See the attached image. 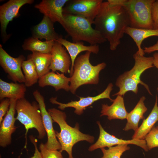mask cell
Segmentation results:
<instances>
[{
    "mask_svg": "<svg viewBox=\"0 0 158 158\" xmlns=\"http://www.w3.org/2000/svg\"><path fill=\"white\" fill-rule=\"evenodd\" d=\"M95 29L107 41L109 48L115 51L121 43L126 28L129 26L128 14L122 6L103 1L93 24Z\"/></svg>",
    "mask_w": 158,
    "mask_h": 158,
    "instance_id": "obj_1",
    "label": "cell"
},
{
    "mask_svg": "<svg viewBox=\"0 0 158 158\" xmlns=\"http://www.w3.org/2000/svg\"><path fill=\"white\" fill-rule=\"evenodd\" d=\"M54 122L57 123L60 129L59 133L56 131V136L61 146V152L66 151L68 158H73L72 155V148L78 142L86 141L90 143L94 142L95 138L93 136L82 133L79 130V124H76L74 127L69 125L66 120L65 112L55 108L49 109L48 111Z\"/></svg>",
    "mask_w": 158,
    "mask_h": 158,
    "instance_id": "obj_2",
    "label": "cell"
},
{
    "mask_svg": "<svg viewBox=\"0 0 158 158\" xmlns=\"http://www.w3.org/2000/svg\"><path fill=\"white\" fill-rule=\"evenodd\" d=\"M135 63L129 71L125 72L117 78L115 85L119 88V91L113 96H123L128 91H131L137 94L138 92V85H143L151 95H152L148 85L140 79L142 73L146 70L154 67L153 57H145L140 55L137 51L133 55Z\"/></svg>",
    "mask_w": 158,
    "mask_h": 158,
    "instance_id": "obj_3",
    "label": "cell"
},
{
    "mask_svg": "<svg viewBox=\"0 0 158 158\" xmlns=\"http://www.w3.org/2000/svg\"><path fill=\"white\" fill-rule=\"evenodd\" d=\"M60 24L71 37L72 42L85 41L93 45L107 41L98 31L92 28L89 21L82 17L63 13Z\"/></svg>",
    "mask_w": 158,
    "mask_h": 158,
    "instance_id": "obj_4",
    "label": "cell"
},
{
    "mask_svg": "<svg viewBox=\"0 0 158 158\" xmlns=\"http://www.w3.org/2000/svg\"><path fill=\"white\" fill-rule=\"evenodd\" d=\"M91 53L86 51L75 60L70 85V91L73 94H75L77 89L83 85L98 84L99 73L106 66L105 62L92 65L89 60Z\"/></svg>",
    "mask_w": 158,
    "mask_h": 158,
    "instance_id": "obj_5",
    "label": "cell"
},
{
    "mask_svg": "<svg viewBox=\"0 0 158 158\" xmlns=\"http://www.w3.org/2000/svg\"><path fill=\"white\" fill-rule=\"evenodd\" d=\"M16 110L17 113L16 120L24 125L26 130L25 147L26 146L27 135L30 129H35L38 133V138H43L46 133L38 103L35 101L30 102L25 98L18 99L16 101Z\"/></svg>",
    "mask_w": 158,
    "mask_h": 158,
    "instance_id": "obj_6",
    "label": "cell"
},
{
    "mask_svg": "<svg viewBox=\"0 0 158 158\" xmlns=\"http://www.w3.org/2000/svg\"><path fill=\"white\" fill-rule=\"evenodd\" d=\"M155 0H126L123 7L129 19V26L134 28L153 29L152 8Z\"/></svg>",
    "mask_w": 158,
    "mask_h": 158,
    "instance_id": "obj_7",
    "label": "cell"
},
{
    "mask_svg": "<svg viewBox=\"0 0 158 158\" xmlns=\"http://www.w3.org/2000/svg\"><path fill=\"white\" fill-rule=\"evenodd\" d=\"M103 1L102 0H71L63 8V13L85 18L92 24Z\"/></svg>",
    "mask_w": 158,
    "mask_h": 158,
    "instance_id": "obj_8",
    "label": "cell"
},
{
    "mask_svg": "<svg viewBox=\"0 0 158 158\" xmlns=\"http://www.w3.org/2000/svg\"><path fill=\"white\" fill-rule=\"evenodd\" d=\"M33 95L39 105L43 124L47 135V140L45 143L46 147L49 150H60L61 146L56 137V131L53 128L54 121L46 109L44 98L37 90L34 91Z\"/></svg>",
    "mask_w": 158,
    "mask_h": 158,
    "instance_id": "obj_9",
    "label": "cell"
},
{
    "mask_svg": "<svg viewBox=\"0 0 158 158\" xmlns=\"http://www.w3.org/2000/svg\"><path fill=\"white\" fill-rule=\"evenodd\" d=\"M25 58L23 55L14 58L10 56L0 45V64L8 78L14 82L24 83L25 78L21 69Z\"/></svg>",
    "mask_w": 158,
    "mask_h": 158,
    "instance_id": "obj_10",
    "label": "cell"
},
{
    "mask_svg": "<svg viewBox=\"0 0 158 158\" xmlns=\"http://www.w3.org/2000/svg\"><path fill=\"white\" fill-rule=\"evenodd\" d=\"M113 85L110 83L109 84L106 88L102 92L94 97L88 96L86 97H79L80 99L78 101H71L67 103H63L57 101L56 97H52L49 101L53 104L58 105V108L61 110H63L68 107L75 108L74 112L78 115H81L87 107L91 105L95 102L100 99L107 98L111 102L114 99L110 97V94L113 90Z\"/></svg>",
    "mask_w": 158,
    "mask_h": 158,
    "instance_id": "obj_11",
    "label": "cell"
},
{
    "mask_svg": "<svg viewBox=\"0 0 158 158\" xmlns=\"http://www.w3.org/2000/svg\"><path fill=\"white\" fill-rule=\"evenodd\" d=\"M97 123L99 129V136L96 142L89 147L88 150L89 151L92 152L99 148L106 147L108 148L121 144H133L141 147L146 152L148 151L145 140L132 139L126 140L119 139L107 132L102 127L99 121H97Z\"/></svg>",
    "mask_w": 158,
    "mask_h": 158,
    "instance_id": "obj_12",
    "label": "cell"
},
{
    "mask_svg": "<svg viewBox=\"0 0 158 158\" xmlns=\"http://www.w3.org/2000/svg\"><path fill=\"white\" fill-rule=\"evenodd\" d=\"M9 109L0 124V146L3 148L9 145L11 142V135L16 127L15 124L16 118L15 114L17 100L10 99Z\"/></svg>",
    "mask_w": 158,
    "mask_h": 158,
    "instance_id": "obj_13",
    "label": "cell"
},
{
    "mask_svg": "<svg viewBox=\"0 0 158 158\" xmlns=\"http://www.w3.org/2000/svg\"><path fill=\"white\" fill-rule=\"evenodd\" d=\"M50 53L51 58L50 70L54 72L58 71L62 73L70 74V68L71 65V59L63 45L55 41Z\"/></svg>",
    "mask_w": 158,
    "mask_h": 158,
    "instance_id": "obj_14",
    "label": "cell"
},
{
    "mask_svg": "<svg viewBox=\"0 0 158 158\" xmlns=\"http://www.w3.org/2000/svg\"><path fill=\"white\" fill-rule=\"evenodd\" d=\"M32 0H10L0 6V21L2 35L6 38V30L9 22L17 16L20 8L26 4H31Z\"/></svg>",
    "mask_w": 158,
    "mask_h": 158,
    "instance_id": "obj_15",
    "label": "cell"
},
{
    "mask_svg": "<svg viewBox=\"0 0 158 158\" xmlns=\"http://www.w3.org/2000/svg\"><path fill=\"white\" fill-rule=\"evenodd\" d=\"M69 0H43L35 7L54 23L60 24L63 19V8Z\"/></svg>",
    "mask_w": 158,
    "mask_h": 158,
    "instance_id": "obj_16",
    "label": "cell"
},
{
    "mask_svg": "<svg viewBox=\"0 0 158 158\" xmlns=\"http://www.w3.org/2000/svg\"><path fill=\"white\" fill-rule=\"evenodd\" d=\"M56 41L64 46L70 55L71 62L70 73L71 77L73 74L75 60L79 54L83 51H89L93 54H97L99 51V48L98 45L86 46L82 42H71L62 37L59 38Z\"/></svg>",
    "mask_w": 158,
    "mask_h": 158,
    "instance_id": "obj_17",
    "label": "cell"
},
{
    "mask_svg": "<svg viewBox=\"0 0 158 158\" xmlns=\"http://www.w3.org/2000/svg\"><path fill=\"white\" fill-rule=\"evenodd\" d=\"M56 73L51 71L40 78L38 81L39 86L42 87L51 86L54 88L56 91L61 89L66 91H70L69 84L71 81L70 77H66L63 73Z\"/></svg>",
    "mask_w": 158,
    "mask_h": 158,
    "instance_id": "obj_18",
    "label": "cell"
},
{
    "mask_svg": "<svg viewBox=\"0 0 158 158\" xmlns=\"http://www.w3.org/2000/svg\"><path fill=\"white\" fill-rule=\"evenodd\" d=\"M113 102L110 106L105 104H102L100 116H107L109 120L126 119L128 113L125 108L123 97L117 96Z\"/></svg>",
    "mask_w": 158,
    "mask_h": 158,
    "instance_id": "obj_19",
    "label": "cell"
},
{
    "mask_svg": "<svg viewBox=\"0 0 158 158\" xmlns=\"http://www.w3.org/2000/svg\"><path fill=\"white\" fill-rule=\"evenodd\" d=\"M26 87L24 83H10L0 79V100L6 98L16 100L25 98Z\"/></svg>",
    "mask_w": 158,
    "mask_h": 158,
    "instance_id": "obj_20",
    "label": "cell"
},
{
    "mask_svg": "<svg viewBox=\"0 0 158 158\" xmlns=\"http://www.w3.org/2000/svg\"><path fill=\"white\" fill-rule=\"evenodd\" d=\"M54 23L49 18L44 15L42 21L35 27L33 37L38 39H45L46 41H54L62 37L55 31Z\"/></svg>",
    "mask_w": 158,
    "mask_h": 158,
    "instance_id": "obj_21",
    "label": "cell"
},
{
    "mask_svg": "<svg viewBox=\"0 0 158 158\" xmlns=\"http://www.w3.org/2000/svg\"><path fill=\"white\" fill-rule=\"evenodd\" d=\"M145 99L144 96L142 97L134 108L128 113L127 123L123 129L124 131L133 130L135 132L138 130L140 121L143 119L144 114L147 110L144 103Z\"/></svg>",
    "mask_w": 158,
    "mask_h": 158,
    "instance_id": "obj_22",
    "label": "cell"
},
{
    "mask_svg": "<svg viewBox=\"0 0 158 158\" xmlns=\"http://www.w3.org/2000/svg\"><path fill=\"white\" fill-rule=\"evenodd\" d=\"M158 100L156 95L155 103L151 112L147 117L143 120L137 130L135 132L132 137V139L144 140L146 136L158 121Z\"/></svg>",
    "mask_w": 158,
    "mask_h": 158,
    "instance_id": "obj_23",
    "label": "cell"
},
{
    "mask_svg": "<svg viewBox=\"0 0 158 158\" xmlns=\"http://www.w3.org/2000/svg\"><path fill=\"white\" fill-rule=\"evenodd\" d=\"M125 34L129 35L133 40L138 49L137 51L141 56H144L145 53L141 46L143 41L149 37H158V29L136 28L128 27Z\"/></svg>",
    "mask_w": 158,
    "mask_h": 158,
    "instance_id": "obj_24",
    "label": "cell"
},
{
    "mask_svg": "<svg viewBox=\"0 0 158 158\" xmlns=\"http://www.w3.org/2000/svg\"><path fill=\"white\" fill-rule=\"evenodd\" d=\"M51 58V53L33 52L28 55V59L33 62L39 78L50 72Z\"/></svg>",
    "mask_w": 158,
    "mask_h": 158,
    "instance_id": "obj_25",
    "label": "cell"
},
{
    "mask_svg": "<svg viewBox=\"0 0 158 158\" xmlns=\"http://www.w3.org/2000/svg\"><path fill=\"white\" fill-rule=\"evenodd\" d=\"M55 41H41L38 39L32 37L26 39L23 45L24 50L43 54L50 53Z\"/></svg>",
    "mask_w": 158,
    "mask_h": 158,
    "instance_id": "obj_26",
    "label": "cell"
},
{
    "mask_svg": "<svg viewBox=\"0 0 158 158\" xmlns=\"http://www.w3.org/2000/svg\"><path fill=\"white\" fill-rule=\"evenodd\" d=\"M22 68L25 78L24 83L26 87H31L38 81L39 78L32 61L28 59L24 61L22 64Z\"/></svg>",
    "mask_w": 158,
    "mask_h": 158,
    "instance_id": "obj_27",
    "label": "cell"
},
{
    "mask_svg": "<svg viewBox=\"0 0 158 158\" xmlns=\"http://www.w3.org/2000/svg\"><path fill=\"white\" fill-rule=\"evenodd\" d=\"M130 149L127 144L117 145L108 147L107 149L102 148L101 149L103 155L101 158H120L124 152Z\"/></svg>",
    "mask_w": 158,
    "mask_h": 158,
    "instance_id": "obj_28",
    "label": "cell"
},
{
    "mask_svg": "<svg viewBox=\"0 0 158 158\" xmlns=\"http://www.w3.org/2000/svg\"><path fill=\"white\" fill-rule=\"evenodd\" d=\"M149 150L158 147V129L154 126L147 135L145 139Z\"/></svg>",
    "mask_w": 158,
    "mask_h": 158,
    "instance_id": "obj_29",
    "label": "cell"
},
{
    "mask_svg": "<svg viewBox=\"0 0 158 158\" xmlns=\"http://www.w3.org/2000/svg\"><path fill=\"white\" fill-rule=\"evenodd\" d=\"M39 149L42 158H63L60 151L48 149L45 144H40Z\"/></svg>",
    "mask_w": 158,
    "mask_h": 158,
    "instance_id": "obj_30",
    "label": "cell"
},
{
    "mask_svg": "<svg viewBox=\"0 0 158 158\" xmlns=\"http://www.w3.org/2000/svg\"><path fill=\"white\" fill-rule=\"evenodd\" d=\"M0 103V124L9 109L10 99L8 98L1 100Z\"/></svg>",
    "mask_w": 158,
    "mask_h": 158,
    "instance_id": "obj_31",
    "label": "cell"
},
{
    "mask_svg": "<svg viewBox=\"0 0 158 158\" xmlns=\"http://www.w3.org/2000/svg\"><path fill=\"white\" fill-rule=\"evenodd\" d=\"M152 14L153 29H158V1L157 0L153 4Z\"/></svg>",
    "mask_w": 158,
    "mask_h": 158,
    "instance_id": "obj_32",
    "label": "cell"
},
{
    "mask_svg": "<svg viewBox=\"0 0 158 158\" xmlns=\"http://www.w3.org/2000/svg\"><path fill=\"white\" fill-rule=\"evenodd\" d=\"M30 140L31 142L33 144L35 148V152L33 155L30 158H42L41 153L37 148V140L32 135L29 136Z\"/></svg>",
    "mask_w": 158,
    "mask_h": 158,
    "instance_id": "obj_33",
    "label": "cell"
},
{
    "mask_svg": "<svg viewBox=\"0 0 158 158\" xmlns=\"http://www.w3.org/2000/svg\"><path fill=\"white\" fill-rule=\"evenodd\" d=\"M143 50L145 53L148 54L158 51V41L153 45L148 47H145L143 48Z\"/></svg>",
    "mask_w": 158,
    "mask_h": 158,
    "instance_id": "obj_34",
    "label": "cell"
},
{
    "mask_svg": "<svg viewBox=\"0 0 158 158\" xmlns=\"http://www.w3.org/2000/svg\"><path fill=\"white\" fill-rule=\"evenodd\" d=\"M126 1V0H108L107 1L111 5L123 6Z\"/></svg>",
    "mask_w": 158,
    "mask_h": 158,
    "instance_id": "obj_35",
    "label": "cell"
},
{
    "mask_svg": "<svg viewBox=\"0 0 158 158\" xmlns=\"http://www.w3.org/2000/svg\"><path fill=\"white\" fill-rule=\"evenodd\" d=\"M153 65L158 69V52L154 53L153 55Z\"/></svg>",
    "mask_w": 158,
    "mask_h": 158,
    "instance_id": "obj_36",
    "label": "cell"
},
{
    "mask_svg": "<svg viewBox=\"0 0 158 158\" xmlns=\"http://www.w3.org/2000/svg\"><path fill=\"white\" fill-rule=\"evenodd\" d=\"M157 92H158V87L157 88Z\"/></svg>",
    "mask_w": 158,
    "mask_h": 158,
    "instance_id": "obj_37",
    "label": "cell"
},
{
    "mask_svg": "<svg viewBox=\"0 0 158 158\" xmlns=\"http://www.w3.org/2000/svg\"><path fill=\"white\" fill-rule=\"evenodd\" d=\"M156 127L158 129V126H157Z\"/></svg>",
    "mask_w": 158,
    "mask_h": 158,
    "instance_id": "obj_38",
    "label": "cell"
},
{
    "mask_svg": "<svg viewBox=\"0 0 158 158\" xmlns=\"http://www.w3.org/2000/svg\"><path fill=\"white\" fill-rule=\"evenodd\" d=\"M0 158H1V156H0Z\"/></svg>",
    "mask_w": 158,
    "mask_h": 158,
    "instance_id": "obj_39",
    "label": "cell"
},
{
    "mask_svg": "<svg viewBox=\"0 0 158 158\" xmlns=\"http://www.w3.org/2000/svg\"><path fill=\"white\" fill-rule=\"evenodd\" d=\"M158 1V0H157Z\"/></svg>",
    "mask_w": 158,
    "mask_h": 158,
    "instance_id": "obj_40",
    "label": "cell"
}]
</instances>
